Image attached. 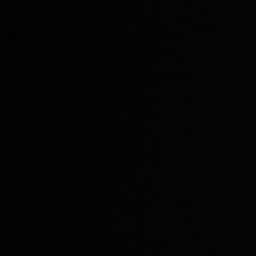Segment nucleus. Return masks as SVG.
I'll use <instances>...</instances> for the list:
<instances>
[]
</instances>
